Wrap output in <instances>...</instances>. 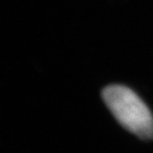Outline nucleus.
<instances>
[{
	"instance_id": "obj_1",
	"label": "nucleus",
	"mask_w": 153,
	"mask_h": 153,
	"mask_svg": "<svg viewBox=\"0 0 153 153\" xmlns=\"http://www.w3.org/2000/svg\"><path fill=\"white\" fill-rule=\"evenodd\" d=\"M102 100L129 132L142 139H153V115L132 90L123 85H110L102 91Z\"/></svg>"
}]
</instances>
